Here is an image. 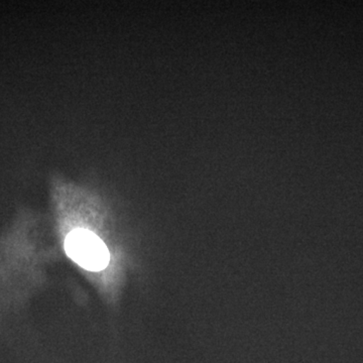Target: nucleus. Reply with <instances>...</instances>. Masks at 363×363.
<instances>
[{"label": "nucleus", "mask_w": 363, "mask_h": 363, "mask_svg": "<svg viewBox=\"0 0 363 363\" xmlns=\"http://www.w3.org/2000/svg\"><path fill=\"white\" fill-rule=\"evenodd\" d=\"M67 255L83 269L100 272L109 262V252L96 234L85 228H75L65 240Z\"/></svg>", "instance_id": "nucleus-1"}]
</instances>
